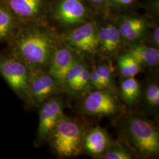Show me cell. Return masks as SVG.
<instances>
[{
	"label": "cell",
	"mask_w": 159,
	"mask_h": 159,
	"mask_svg": "<svg viewBox=\"0 0 159 159\" xmlns=\"http://www.w3.org/2000/svg\"><path fill=\"white\" fill-rule=\"evenodd\" d=\"M136 156L124 143L113 140L101 157L103 159H136Z\"/></svg>",
	"instance_id": "cell-22"
},
{
	"label": "cell",
	"mask_w": 159,
	"mask_h": 159,
	"mask_svg": "<svg viewBox=\"0 0 159 159\" xmlns=\"http://www.w3.org/2000/svg\"><path fill=\"white\" fill-rule=\"evenodd\" d=\"M113 140L106 129L99 125L87 129L83 142V152L96 159H101Z\"/></svg>",
	"instance_id": "cell-14"
},
{
	"label": "cell",
	"mask_w": 159,
	"mask_h": 159,
	"mask_svg": "<svg viewBox=\"0 0 159 159\" xmlns=\"http://www.w3.org/2000/svg\"><path fill=\"white\" fill-rule=\"evenodd\" d=\"M86 130L81 121L63 113L51 131L47 142L59 157L77 156L83 152Z\"/></svg>",
	"instance_id": "cell-3"
},
{
	"label": "cell",
	"mask_w": 159,
	"mask_h": 159,
	"mask_svg": "<svg viewBox=\"0 0 159 159\" xmlns=\"http://www.w3.org/2000/svg\"><path fill=\"white\" fill-rule=\"evenodd\" d=\"M90 4L98 9L106 8L110 4L109 0H87Z\"/></svg>",
	"instance_id": "cell-24"
},
{
	"label": "cell",
	"mask_w": 159,
	"mask_h": 159,
	"mask_svg": "<svg viewBox=\"0 0 159 159\" xmlns=\"http://www.w3.org/2000/svg\"><path fill=\"white\" fill-rule=\"evenodd\" d=\"M81 98V111L90 117L119 119L125 114L124 107L116 92L93 90Z\"/></svg>",
	"instance_id": "cell-5"
},
{
	"label": "cell",
	"mask_w": 159,
	"mask_h": 159,
	"mask_svg": "<svg viewBox=\"0 0 159 159\" xmlns=\"http://www.w3.org/2000/svg\"><path fill=\"white\" fill-rule=\"evenodd\" d=\"M21 25L43 22L50 11V0H0Z\"/></svg>",
	"instance_id": "cell-7"
},
{
	"label": "cell",
	"mask_w": 159,
	"mask_h": 159,
	"mask_svg": "<svg viewBox=\"0 0 159 159\" xmlns=\"http://www.w3.org/2000/svg\"><path fill=\"white\" fill-rule=\"evenodd\" d=\"M90 61L89 58L79 57L63 79L64 93L70 99L81 98L92 90Z\"/></svg>",
	"instance_id": "cell-8"
},
{
	"label": "cell",
	"mask_w": 159,
	"mask_h": 159,
	"mask_svg": "<svg viewBox=\"0 0 159 159\" xmlns=\"http://www.w3.org/2000/svg\"><path fill=\"white\" fill-rule=\"evenodd\" d=\"M123 79L120 85V96L127 106L133 107L140 101L142 86L135 77Z\"/></svg>",
	"instance_id": "cell-19"
},
{
	"label": "cell",
	"mask_w": 159,
	"mask_h": 159,
	"mask_svg": "<svg viewBox=\"0 0 159 159\" xmlns=\"http://www.w3.org/2000/svg\"><path fill=\"white\" fill-rule=\"evenodd\" d=\"M123 143L136 158L155 159L159 154V131L157 125L142 114L122 115L118 121Z\"/></svg>",
	"instance_id": "cell-2"
},
{
	"label": "cell",
	"mask_w": 159,
	"mask_h": 159,
	"mask_svg": "<svg viewBox=\"0 0 159 159\" xmlns=\"http://www.w3.org/2000/svg\"><path fill=\"white\" fill-rule=\"evenodd\" d=\"M92 67L95 70L102 81L104 90L117 93L115 83V68L113 64V60L104 58L102 61Z\"/></svg>",
	"instance_id": "cell-20"
},
{
	"label": "cell",
	"mask_w": 159,
	"mask_h": 159,
	"mask_svg": "<svg viewBox=\"0 0 159 159\" xmlns=\"http://www.w3.org/2000/svg\"><path fill=\"white\" fill-rule=\"evenodd\" d=\"M61 42L60 36L44 21L21 25L9 43V51L29 68L47 70L51 57Z\"/></svg>",
	"instance_id": "cell-1"
},
{
	"label": "cell",
	"mask_w": 159,
	"mask_h": 159,
	"mask_svg": "<svg viewBox=\"0 0 159 159\" xmlns=\"http://www.w3.org/2000/svg\"><path fill=\"white\" fill-rule=\"evenodd\" d=\"M110 2H113L120 6H129L134 0H109Z\"/></svg>",
	"instance_id": "cell-25"
},
{
	"label": "cell",
	"mask_w": 159,
	"mask_h": 159,
	"mask_svg": "<svg viewBox=\"0 0 159 159\" xmlns=\"http://www.w3.org/2000/svg\"><path fill=\"white\" fill-rule=\"evenodd\" d=\"M59 95L51 97L39 106V122L35 143L47 142L51 131L64 113V103Z\"/></svg>",
	"instance_id": "cell-11"
},
{
	"label": "cell",
	"mask_w": 159,
	"mask_h": 159,
	"mask_svg": "<svg viewBox=\"0 0 159 159\" xmlns=\"http://www.w3.org/2000/svg\"><path fill=\"white\" fill-rule=\"evenodd\" d=\"M117 72L122 78L134 77L142 71V67L127 52L121 53L117 57Z\"/></svg>",
	"instance_id": "cell-21"
},
{
	"label": "cell",
	"mask_w": 159,
	"mask_h": 159,
	"mask_svg": "<svg viewBox=\"0 0 159 159\" xmlns=\"http://www.w3.org/2000/svg\"><path fill=\"white\" fill-rule=\"evenodd\" d=\"M125 51L136 60L142 68H147L152 72L158 71L159 48L148 46L142 42H137L129 44Z\"/></svg>",
	"instance_id": "cell-16"
},
{
	"label": "cell",
	"mask_w": 159,
	"mask_h": 159,
	"mask_svg": "<svg viewBox=\"0 0 159 159\" xmlns=\"http://www.w3.org/2000/svg\"><path fill=\"white\" fill-rule=\"evenodd\" d=\"M148 23L145 18L138 17L122 18L117 26L123 44L141 41L147 33Z\"/></svg>",
	"instance_id": "cell-15"
},
{
	"label": "cell",
	"mask_w": 159,
	"mask_h": 159,
	"mask_svg": "<svg viewBox=\"0 0 159 159\" xmlns=\"http://www.w3.org/2000/svg\"><path fill=\"white\" fill-rule=\"evenodd\" d=\"M50 11L54 21L63 27L73 29L89 21V10L83 0H58Z\"/></svg>",
	"instance_id": "cell-10"
},
{
	"label": "cell",
	"mask_w": 159,
	"mask_h": 159,
	"mask_svg": "<svg viewBox=\"0 0 159 159\" xmlns=\"http://www.w3.org/2000/svg\"><path fill=\"white\" fill-rule=\"evenodd\" d=\"M20 27V24L11 12L0 3V43H8Z\"/></svg>",
	"instance_id": "cell-18"
},
{
	"label": "cell",
	"mask_w": 159,
	"mask_h": 159,
	"mask_svg": "<svg viewBox=\"0 0 159 159\" xmlns=\"http://www.w3.org/2000/svg\"><path fill=\"white\" fill-rule=\"evenodd\" d=\"M0 74L29 107H34L29 84L27 66L10 51L0 54Z\"/></svg>",
	"instance_id": "cell-4"
},
{
	"label": "cell",
	"mask_w": 159,
	"mask_h": 159,
	"mask_svg": "<svg viewBox=\"0 0 159 159\" xmlns=\"http://www.w3.org/2000/svg\"><path fill=\"white\" fill-rule=\"evenodd\" d=\"M98 53L103 58L113 60L121 54L123 44L117 25L107 23L98 25Z\"/></svg>",
	"instance_id": "cell-12"
},
{
	"label": "cell",
	"mask_w": 159,
	"mask_h": 159,
	"mask_svg": "<svg viewBox=\"0 0 159 159\" xmlns=\"http://www.w3.org/2000/svg\"><path fill=\"white\" fill-rule=\"evenodd\" d=\"M146 111L157 117L159 114V84L156 75H152L141 87V97Z\"/></svg>",
	"instance_id": "cell-17"
},
{
	"label": "cell",
	"mask_w": 159,
	"mask_h": 159,
	"mask_svg": "<svg viewBox=\"0 0 159 159\" xmlns=\"http://www.w3.org/2000/svg\"><path fill=\"white\" fill-rule=\"evenodd\" d=\"M145 44L159 48V28L156 26L153 29L148 37V41Z\"/></svg>",
	"instance_id": "cell-23"
},
{
	"label": "cell",
	"mask_w": 159,
	"mask_h": 159,
	"mask_svg": "<svg viewBox=\"0 0 159 159\" xmlns=\"http://www.w3.org/2000/svg\"><path fill=\"white\" fill-rule=\"evenodd\" d=\"M62 43L80 57L91 60L98 54V25L94 21L83 23L60 36Z\"/></svg>",
	"instance_id": "cell-6"
},
{
	"label": "cell",
	"mask_w": 159,
	"mask_h": 159,
	"mask_svg": "<svg viewBox=\"0 0 159 159\" xmlns=\"http://www.w3.org/2000/svg\"><path fill=\"white\" fill-rule=\"evenodd\" d=\"M79 57L61 41L51 57L47 71L62 85L66 75Z\"/></svg>",
	"instance_id": "cell-13"
},
{
	"label": "cell",
	"mask_w": 159,
	"mask_h": 159,
	"mask_svg": "<svg viewBox=\"0 0 159 159\" xmlns=\"http://www.w3.org/2000/svg\"><path fill=\"white\" fill-rule=\"evenodd\" d=\"M29 69L30 90L34 107H39L51 97L64 93L60 82L47 70Z\"/></svg>",
	"instance_id": "cell-9"
}]
</instances>
